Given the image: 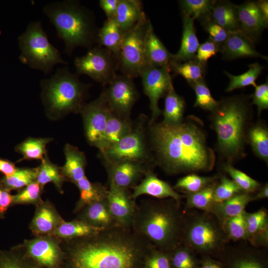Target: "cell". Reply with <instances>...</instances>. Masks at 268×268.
<instances>
[{
    "instance_id": "obj_30",
    "label": "cell",
    "mask_w": 268,
    "mask_h": 268,
    "mask_svg": "<svg viewBox=\"0 0 268 268\" xmlns=\"http://www.w3.org/2000/svg\"><path fill=\"white\" fill-rule=\"evenodd\" d=\"M124 35L114 18H107L98 30L97 43L100 46H104L118 59Z\"/></svg>"
},
{
    "instance_id": "obj_16",
    "label": "cell",
    "mask_w": 268,
    "mask_h": 268,
    "mask_svg": "<svg viewBox=\"0 0 268 268\" xmlns=\"http://www.w3.org/2000/svg\"><path fill=\"white\" fill-rule=\"evenodd\" d=\"M107 201L110 212L119 226L131 229L136 203L128 189L109 181Z\"/></svg>"
},
{
    "instance_id": "obj_22",
    "label": "cell",
    "mask_w": 268,
    "mask_h": 268,
    "mask_svg": "<svg viewBox=\"0 0 268 268\" xmlns=\"http://www.w3.org/2000/svg\"><path fill=\"white\" fill-rule=\"evenodd\" d=\"M225 268H268L263 253L248 249L223 251L218 257Z\"/></svg>"
},
{
    "instance_id": "obj_4",
    "label": "cell",
    "mask_w": 268,
    "mask_h": 268,
    "mask_svg": "<svg viewBox=\"0 0 268 268\" xmlns=\"http://www.w3.org/2000/svg\"><path fill=\"white\" fill-rule=\"evenodd\" d=\"M43 11L64 41L67 54L70 55L79 46L89 49L97 43L99 29L94 14L78 1L51 2L43 7Z\"/></svg>"
},
{
    "instance_id": "obj_54",
    "label": "cell",
    "mask_w": 268,
    "mask_h": 268,
    "mask_svg": "<svg viewBox=\"0 0 268 268\" xmlns=\"http://www.w3.org/2000/svg\"><path fill=\"white\" fill-rule=\"evenodd\" d=\"M220 46L208 39L200 45L197 50L195 60L204 65H206L207 61L220 51Z\"/></svg>"
},
{
    "instance_id": "obj_37",
    "label": "cell",
    "mask_w": 268,
    "mask_h": 268,
    "mask_svg": "<svg viewBox=\"0 0 268 268\" xmlns=\"http://www.w3.org/2000/svg\"><path fill=\"white\" fill-rule=\"evenodd\" d=\"M51 138L28 137L15 147V150L22 156L19 161L24 160H43L47 155V145Z\"/></svg>"
},
{
    "instance_id": "obj_51",
    "label": "cell",
    "mask_w": 268,
    "mask_h": 268,
    "mask_svg": "<svg viewBox=\"0 0 268 268\" xmlns=\"http://www.w3.org/2000/svg\"><path fill=\"white\" fill-rule=\"evenodd\" d=\"M241 192H244L232 180L221 176L214 190V203L224 201Z\"/></svg>"
},
{
    "instance_id": "obj_38",
    "label": "cell",
    "mask_w": 268,
    "mask_h": 268,
    "mask_svg": "<svg viewBox=\"0 0 268 268\" xmlns=\"http://www.w3.org/2000/svg\"><path fill=\"white\" fill-rule=\"evenodd\" d=\"M217 184L215 180L198 192L186 195V207L210 213L214 204V194Z\"/></svg>"
},
{
    "instance_id": "obj_7",
    "label": "cell",
    "mask_w": 268,
    "mask_h": 268,
    "mask_svg": "<svg viewBox=\"0 0 268 268\" xmlns=\"http://www.w3.org/2000/svg\"><path fill=\"white\" fill-rule=\"evenodd\" d=\"M19 60L30 68L50 73L57 64H67L50 42L40 21L31 22L18 38Z\"/></svg>"
},
{
    "instance_id": "obj_27",
    "label": "cell",
    "mask_w": 268,
    "mask_h": 268,
    "mask_svg": "<svg viewBox=\"0 0 268 268\" xmlns=\"http://www.w3.org/2000/svg\"><path fill=\"white\" fill-rule=\"evenodd\" d=\"M206 21L215 23L229 32L240 31L237 5L229 1L216 0Z\"/></svg>"
},
{
    "instance_id": "obj_14",
    "label": "cell",
    "mask_w": 268,
    "mask_h": 268,
    "mask_svg": "<svg viewBox=\"0 0 268 268\" xmlns=\"http://www.w3.org/2000/svg\"><path fill=\"white\" fill-rule=\"evenodd\" d=\"M170 71V69L168 67L149 66L140 75L144 92L149 100L151 111L150 124L155 123L161 114L159 100L166 95L172 84Z\"/></svg>"
},
{
    "instance_id": "obj_17",
    "label": "cell",
    "mask_w": 268,
    "mask_h": 268,
    "mask_svg": "<svg viewBox=\"0 0 268 268\" xmlns=\"http://www.w3.org/2000/svg\"><path fill=\"white\" fill-rule=\"evenodd\" d=\"M109 181L128 189L136 185L149 169L143 162L124 161L107 164Z\"/></svg>"
},
{
    "instance_id": "obj_31",
    "label": "cell",
    "mask_w": 268,
    "mask_h": 268,
    "mask_svg": "<svg viewBox=\"0 0 268 268\" xmlns=\"http://www.w3.org/2000/svg\"><path fill=\"white\" fill-rule=\"evenodd\" d=\"M133 129L130 119L121 117L110 108L105 132L103 153L108 148L119 141Z\"/></svg>"
},
{
    "instance_id": "obj_29",
    "label": "cell",
    "mask_w": 268,
    "mask_h": 268,
    "mask_svg": "<svg viewBox=\"0 0 268 268\" xmlns=\"http://www.w3.org/2000/svg\"><path fill=\"white\" fill-rule=\"evenodd\" d=\"M145 15L142 2L137 0H120L113 18L125 33Z\"/></svg>"
},
{
    "instance_id": "obj_3",
    "label": "cell",
    "mask_w": 268,
    "mask_h": 268,
    "mask_svg": "<svg viewBox=\"0 0 268 268\" xmlns=\"http://www.w3.org/2000/svg\"><path fill=\"white\" fill-rule=\"evenodd\" d=\"M184 221L174 200H146L136 204L131 229L154 248L170 252L182 242Z\"/></svg>"
},
{
    "instance_id": "obj_55",
    "label": "cell",
    "mask_w": 268,
    "mask_h": 268,
    "mask_svg": "<svg viewBox=\"0 0 268 268\" xmlns=\"http://www.w3.org/2000/svg\"><path fill=\"white\" fill-rule=\"evenodd\" d=\"M253 95L252 104L258 107L259 113L262 111L268 109V81L264 83L257 85Z\"/></svg>"
},
{
    "instance_id": "obj_60",
    "label": "cell",
    "mask_w": 268,
    "mask_h": 268,
    "mask_svg": "<svg viewBox=\"0 0 268 268\" xmlns=\"http://www.w3.org/2000/svg\"><path fill=\"white\" fill-rule=\"evenodd\" d=\"M256 2L265 20L268 23V1L266 0H259Z\"/></svg>"
},
{
    "instance_id": "obj_57",
    "label": "cell",
    "mask_w": 268,
    "mask_h": 268,
    "mask_svg": "<svg viewBox=\"0 0 268 268\" xmlns=\"http://www.w3.org/2000/svg\"><path fill=\"white\" fill-rule=\"evenodd\" d=\"M120 0H100L99 4L105 12L107 18H113L115 16Z\"/></svg>"
},
{
    "instance_id": "obj_24",
    "label": "cell",
    "mask_w": 268,
    "mask_h": 268,
    "mask_svg": "<svg viewBox=\"0 0 268 268\" xmlns=\"http://www.w3.org/2000/svg\"><path fill=\"white\" fill-rule=\"evenodd\" d=\"M145 52L149 66L170 69L173 54L168 50L156 36L150 20L145 36Z\"/></svg>"
},
{
    "instance_id": "obj_44",
    "label": "cell",
    "mask_w": 268,
    "mask_h": 268,
    "mask_svg": "<svg viewBox=\"0 0 268 268\" xmlns=\"http://www.w3.org/2000/svg\"><path fill=\"white\" fill-rule=\"evenodd\" d=\"M264 67L258 63H255L249 65V69L245 72L238 75H234L227 71L225 73L230 79L226 92H230L236 89L252 85L256 87V80L261 73Z\"/></svg>"
},
{
    "instance_id": "obj_58",
    "label": "cell",
    "mask_w": 268,
    "mask_h": 268,
    "mask_svg": "<svg viewBox=\"0 0 268 268\" xmlns=\"http://www.w3.org/2000/svg\"><path fill=\"white\" fill-rule=\"evenodd\" d=\"M198 268H225L219 260L213 259L209 256H203L200 259V263Z\"/></svg>"
},
{
    "instance_id": "obj_12",
    "label": "cell",
    "mask_w": 268,
    "mask_h": 268,
    "mask_svg": "<svg viewBox=\"0 0 268 268\" xmlns=\"http://www.w3.org/2000/svg\"><path fill=\"white\" fill-rule=\"evenodd\" d=\"M28 256L43 268H61L65 254L61 240L51 234L34 236L20 244Z\"/></svg>"
},
{
    "instance_id": "obj_53",
    "label": "cell",
    "mask_w": 268,
    "mask_h": 268,
    "mask_svg": "<svg viewBox=\"0 0 268 268\" xmlns=\"http://www.w3.org/2000/svg\"><path fill=\"white\" fill-rule=\"evenodd\" d=\"M202 24L209 34V39L220 46L225 43L230 34L228 31L210 21H205Z\"/></svg>"
},
{
    "instance_id": "obj_41",
    "label": "cell",
    "mask_w": 268,
    "mask_h": 268,
    "mask_svg": "<svg viewBox=\"0 0 268 268\" xmlns=\"http://www.w3.org/2000/svg\"><path fill=\"white\" fill-rule=\"evenodd\" d=\"M38 167L17 168L11 175L3 176L0 182L10 191H19L36 180Z\"/></svg>"
},
{
    "instance_id": "obj_35",
    "label": "cell",
    "mask_w": 268,
    "mask_h": 268,
    "mask_svg": "<svg viewBox=\"0 0 268 268\" xmlns=\"http://www.w3.org/2000/svg\"><path fill=\"white\" fill-rule=\"evenodd\" d=\"M37 167L36 181L44 188L47 184L52 183L60 194H63V186L66 181L62 173L61 167L53 163L47 154Z\"/></svg>"
},
{
    "instance_id": "obj_56",
    "label": "cell",
    "mask_w": 268,
    "mask_h": 268,
    "mask_svg": "<svg viewBox=\"0 0 268 268\" xmlns=\"http://www.w3.org/2000/svg\"><path fill=\"white\" fill-rule=\"evenodd\" d=\"M13 195L0 182V218L5 217L8 209L13 206Z\"/></svg>"
},
{
    "instance_id": "obj_33",
    "label": "cell",
    "mask_w": 268,
    "mask_h": 268,
    "mask_svg": "<svg viewBox=\"0 0 268 268\" xmlns=\"http://www.w3.org/2000/svg\"><path fill=\"white\" fill-rule=\"evenodd\" d=\"M102 229L80 220L64 221L51 234L61 240H68L95 234Z\"/></svg>"
},
{
    "instance_id": "obj_46",
    "label": "cell",
    "mask_w": 268,
    "mask_h": 268,
    "mask_svg": "<svg viewBox=\"0 0 268 268\" xmlns=\"http://www.w3.org/2000/svg\"><path fill=\"white\" fill-rule=\"evenodd\" d=\"M216 179L215 176H201L192 173L179 179L173 188L186 195L192 194L202 189Z\"/></svg>"
},
{
    "instance_id": "obj_11",
    "label": "cell",
    "mask_w": 268,
    "mask_h": 268,
    "mask_svg": "<svg viewBox=\"0 0 268 268\" xmlns=\"http://www.w3.org/2000/svg\"><path fill=\"white\" fill-rule=\"evenodd\" d=\"M109 107L104 92L96 100L85 103L80 111L88 142L102 152Z\"/></svg>"
},
{
    "instance_id": "obj_25",
    "label": "cell",
    "mask_w": 268,
    "mask_h": 268,
    "mask_svg": "<svg viewBox=\"0 0 268 268\" xmlns=\"http://www.w3.org/2000/svg\"><path fill=\"white\" fill-rule=\"evenodd\" d=\"M194 19L183 15V31L180 48L173 54L171 63H181L195 59L200 46L196 35Z\"/></svg>"
},
{
    "instance_id": "obj_39",
    "label": "cell",
    "mask_w": 268,
    "mask_h": 268,
    "mask_svg": "<svg viewBox=\"0 0 268 268\" xmlns=\"http://www.w3.org/2000/svg\"><path fill=\"white\" fill-rule=\"evenodd\" d=\"M169 253L171 268H198L200 265L196 253L182 242Z\"/></svg>"
},
{
    "instance_id": "obj_45",
    "label": "cell",
    "mask_w": 268,
    "mask_h": 268,
    "mask_svg": "<svg viewBox=\"0 0 268 268\" xmlns=\"http://www.w3.org/2000/svg\"><path fill=\"white\" fill-rule=\"evenodd\" d=\"M245 219L250 242L258 235L268 232V216L267 210L262 208L253 213L245 212Z\"/></svg>"
},
{
    "instance_id": "obj_40",
    "label": "cell",
    "mask_w": 268,
    "mask_h": 268,
    "mask_svg": "<svg viewBox=\"0 0 268 268\" xmlns=\"http://www.w3.org/2000/svg\"><path fill=\"white\" fill-rule=\"evenodd\" d=\"M248 139L254 153L261 159L268 161V130L266 126L257 124L252 127Z\"/></svg>"
},
{
    "instance_id": "obj_36",
    "label": "cell",
    "mask_w": 268,
    "mask_h": 268,
    "mask_svg": "<svg viewBox=\"0 0 268 268\" xmlns=\"http://www.w3.org/2000/svg\"><path fill=\"white\" fill-rule=\"evenodd\" d=\"M185 104L184 98L177 94L172 84L165 95L162 122L171 125L182 122Z\"/></svg>"
},
{
    "instance_id": "obj_1",
    "label": "cell",
    "mask_w": 268,
    "mask_h": 268,
    "mask_svg": "<svg viewBox=\"0 0 268 268\" xmlns=\"http://www.w3.org/2000/svg\"><path fill=\"white\" fill-rule=\"evenodd\" d=\"M61 268H143L154 248L132 229L116 226L76 239L61 240Z\"/></svg>"
},
{
    "instance_id": "obj_34",
    "label": "cell",
    "mask_w": 268,
    "mask_h": 268,
    "mask_svg": "<svg viewBox=\"0 0 268 268\" xmlns=\"http://www.w3.org/2000/svg\"><path fill=\"white\" fill-rule=\"evenodd\" d=\"M0 268H43L26 254L20 244L0 250Z\"/></svg>"
},
{
    "instance_id": "obj_61",
    "label": "cell",
    "mask_w": 268,
    "mask_h": 268,
    "mask_svg": "<svg viewBox=\"0 0 268 268\" xmlns=\"http://www.w3.org/2000/svg\"><path fill=\"white\" fill-rule=\"evenodd\" d=\"M268 197V184H266L262 187L258 193L253 197V201L267 198Z\"/></svg>"
},
{
    "instance_id": "obj_49",
    "label": "cell",
    "mask_w": 268,
    "mask_h": 268,
    "mask_svg": "<svg viewBox=\"0 0 268 268\" xmlns=\"http://www.w3.org/2000/svg\"><path fill=\"white\" fill-rule=\"evenodd\" d=\"M44 188L36 181L29 184L13 195V205L33 204L36 206L43 200L41 196Z\"/></svg>"
},
{
    "instance_id": "obj_42",
    "label": "cell",
    "mask_w": 268,
    "mask_h": 268,
    "mask_svg": "<svg viewBox=\"0 0 268 268\" xmlns=\"http://www.w3.org/2000/svg\"><path fill=\"white\" fill-rule=\"evenodd\" d=\"M216 0H182L179 4L183 15L200 19L202 23L206 21Z\"/></svg>"
},
{
    "instance_id": "obj_47",
    "label": "cell",
    "mask_w": 268,
    "mask_h": 268,
    "mask_svg": "<svg viewBox=\"0 0 268 268\" xmlns=\"http://www.w3.org/2000/svg\"><path fill=\"white\" fill-rule=\"evenodd\" d=\"M196 94L194 106L212 113L217 108L219 101L212 96L204 79L189 83Z\"/></svg>"
},
{
    "instance_id": "obj_6",
    "label": "cell",
    "mask_w": 268,
    "mask_h": 268,
    "mask_svg": "<svg viewBox=\"0 0 268 268\" xmlns=\"http://www.w3.org/2000/svg\"><path fill=\"white\" fill-rule=\"evenodd\" d=\"M41 97L47 116L58 120L71 113H80L90 85L67 67L57 69L51 77L40 81Z\"/></svg>"
},
{
    "instance_id": "obj_50",
    "label": "cell",
    "mask_w": 268,
    "mask_h": 268,
    "mask_svg": "<svg viewBox=\"0 0 268 268\" xmlns=\"http://www.w3.org/2000/svg\"><path fill=\"white\" fill-rule=\"evenodd\" d=\"M224 170L243 191L250 194L256 191L261 187L260 183L243 172L234 168L230 164L224 166Z\"/></svg>"
},
{
    "instance_id": "obj_23",
    "label": "cell",
    "mask_w": 268,
    "mask_h": 268,
    "mask_svg": "<svg viewBox=\"0 0 268 268\" xmlns=\"http://www.w3.org/2000/svg\"><path fill=\"white\" fill-rule=\"evenodd\" d=\"M76 214L75 219L102 230L119 226L110 212L107 198L84 206Z\"/></svg>"
},
{
    "instance_id": "obj_21",
    "label": "cell",
    "mask_w": 268,
    "mask_h": 268,
    "mask_svg": "<svg viewBox=\"0 0 268 268\" xmlns=\"http://www.w3.org/2000/svg\"><path fill=\"white\" fill-rule=\"evenodd\" d=\"M220 47V51L225 60L240 58H260L268 60L267 56L257 51L254 42L241 31L230 32L226 41Z\"/></svg>"
},
{
    "instance_id": "obj_19",
    "label": "cell",
    "mask_w": 268,
    "mask_h": 268,
    "mask_svg": "<svg viewBox=\"0 0 268 268\" xmlns=\"http://www.w3.org/2000/svg\"><path fill=\"white\" fill-rule=\"evenodd\" d=\"M34 215L29 225L34 236L51 234L65 220L49 200L35 206Z\"/></svg>"
},
{
    "instance_id": "obj_43",
    "label": "cell",
    "mask_w": 268,
    "mask_h": 268,
    "mask_svg": "<svg viewBox=\"0 0 268 268\" xmlns=\"http://www.w3.org/2000/svg\"><path fill=\"white\" fill-rule=\"evenodd\" d=\"M206 66L195 59L181 63H171L170 69L183 76L188 83L204 79Z\"/></svg>"
},
{
    "instance_id": "obj_26",
    "label": "cell",
    "mask_w": 268,
    "mask_h": 268,
    "mask_svg": "<svg viewBox=\"0 0 268 268\" xmlns=\"http://www.w3.org/2000/svg\"><path fill=\"white\" fill-rule=\"evenodd\" d=\"M66 162L61 167L66 181L75 185L85 176L86 158L84 153L76 147L66 144L64 147Z\"/></svg>"
},
{
    "instance_id": "obj_9",
    "label": "cell",
    "mask_w": 268,
    "mask_h": 268,
    "mask_svg": "<svg viewBox=\"0 0 268 268\" xmlns=\"http://www.w3.org/2000/svg\"><path fill=\"white\" fill-rule=\"evenodd\" d=\"M149 19L145 14L125 33L118 60L123 74L131 78L140 76L149 66L145 52V36Z\"/></svg>"
},
{
    "instance_id": "obj_48",
    "label": "cell",
    "mask_w": 268,
    "mask_h": 268,
    "mask_svg": "<svg viewBox=\"0 0 268 268\" xmlns=\"http://www.w3.org/2000/svg\"><path fill=\"white\" fill-rule=\"evenodd\" d=\"M245 211L227 219L221 224L227 238L233 241L248 240Z\"/></svg>"
},
{
    "instance_id": "obj_52",
    "label": "cell",
    "mask_w": 268,
    "mask_h": 268,
    "mask_svg": "<svg viewBox=\"0 0 268 268\" xmlns=\"http://www.w3.org/2000/svg\"><path fill=\"white\" fill-rule=\"evenodd\" d=\"M143 268H171L169 252L153 248L144 260Z\"/></svg>"
},
{
    "instance_id": "obj_13",
    "label": "cell",
    "mask_w": 268,
    "mask_h": 268,
    "mask_svg": "<svg viewBox=\"0 0 268 268\" xmlns=\"http://www.w3.org/2000/svg\"><path fill=\"white\" fill-rule=\"evenodd\" d=\"M101 154L107 161L106 164L124 161H144L148 154L142 128L137 127L133 129Z\"/></svg>"
},
{
    "instance_id": "obj_59",
    "label": "cell",
    "mask_w": 268,
    "mask_h": 268,
    "mask_svg": "<svg viewBox=\"0 0 268 268\" xmlns=\"http://www.w3.org/2000/svg\"><path fill=\"white\" fill-rule=\"evenodd\" d=\"M14 163L7 159L0 158V172L4 176H8L12 175L16 170Z\"/></svg>"
},
{
    "instance_id": "obj_28",
    "label": "cell",
    "mask_w": 268,
    "mask_h": 268,
    "mask_svg": "<svg viewBox=\"0 0 268 268\" xmlns=\"http://www.w3.org/2000/svg\"><path fill=\"white\" fill-rule=\"evenodd\" d=\"M253 201V197L241 192L220 203H214L210 213L213 214L221 225L227 219L244 211L247 205Z\"/></svg>"
},
{
    "instance_id": "obj_18",
    "label": "cell",
    "mask_w": 268,
    "mask_h": 268,
    "mask_svg": "<svg viewBox=\"0 0 268 268\" xmlns=\"http://www.w3.org/2000/svg\"><path fill=\"white\" fill-rule=\"evenodd\" d=\"M132 189V198L134 201L139 197L146 195L159 200L170 198L180 203L185 197L169 183L158 178L150 170L147 171L140 183Z\"/></svg>"
},
{
    "instance_id": "obj_20",
    "label": "cell",
    "mask_w": 268,
    "mask_h": 268,
    "mask_svg": "<svg viewBox=\"0 0 268 268\" xmlns=\"http://www.w3.org/2000/svg\"><path fill=\"white\" fill-rule=\"evenodd\" d=\"M237 10L240 31L255 42L263 30L268 27V23L256 1H246L237 5Z\"/></svg>"
},
{
    "instance_id": "obj_8",
    "label": "cell",
    "mask_w": 268,
    "mask_h": 268,
    "mask_svg": "<svg viewBox=\"0 0 268 268\" xmlns=\"http://www.w3.org/2000/svg\"><path fill=\"white\" fill-rule=\"evenodd\" d=\"M210 213L185 216L181 242L202 256L218 257L224 251L227 238L219 222Z\"/></svg>"
},
{
    "instance_id": "obj_32",
    "label": "cell",
    "mask_w": 268,
    "mask_h": 268,
    "mask_svg": "<svg viewBox=\"0 0 268 268\" xmlns=\"http://www.w3.org/2000/svg\"><path fill=\"white\" fill-rule=\"evenodd\" d=\"M75 185L80 193L79 198L73 209L75 214L84 206L107 198L108 189L100 183L90 182L86 176Z\"/></svg>"
},
{
    "instance_id": "obj_15",
    "label": "cell",
    "mask_w": 268,
    "mask_h": 268,
    "mask_svg": "<svg viewBox=\"0 0 268 268\" xmlns=\"http://www.w3.org/2000/svg\"><path fill=\"white\" fill-rule=\"evenodd\" d=\"M108 84L103 92L110 109L117 115L129 119L138 95L133 79L124 74L117 75Z\"/></svg>"
},
{
    "instance_id": "obj_10",
    "label": "cell",
    "mask_w": 268,
    "mask_h": 268,
    "mask_svg": "<svg viewBox=\"0 0 268 268\" xmlns=\"http://www.w3.org/2000/svg\"><path fill=\"white\" fill-rule=\"evenodd\" d=\"M76 74H86L97 82L109 84L117 75L119 68L117 57L105 48L98 46L74 60Z\"/></svg>"
},
{
    "instance_id": "obj_2",
    "label": "cell",
    "mask_w": 268,
    "mask_h": 268,
    "mask_svg": "<svg viewBox=\"0 0 268 268\" xmlns=\"http://www.w3.org/2000/svg\"><path fill=\"white\" fill-rule=\"evenodd\" d=\"M150 136L157 164L169 174L211 171L215 155L201 127L193 121L150 124Z\"/></svg>"
},
{
    "instance_id": "obj_5",
    "label": "cell",
    "mask_w": 268,
    "mask_h": 268,
    "mask_svg": "<svg viewBox=\"0 0 268 268\" xmlns=\"http://www.w3.org/2000/svg\"><path fill=\"white\" fill-rule=\"evenodd\" d=\"M249 113L247 101L238 97L219 101L212 113L211 126L216 134L218 151L229 164L244 154Z\"/></svg>"
}]
</instances>
